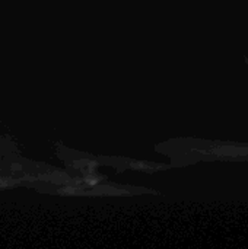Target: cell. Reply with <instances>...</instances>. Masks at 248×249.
I'll use <instances>...</instances> for the list:
<instances>
[]
</instances>
